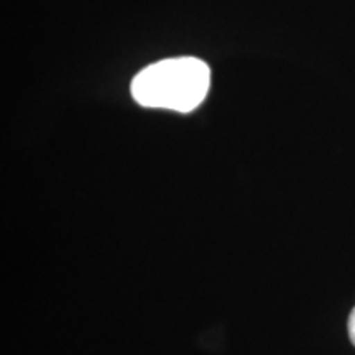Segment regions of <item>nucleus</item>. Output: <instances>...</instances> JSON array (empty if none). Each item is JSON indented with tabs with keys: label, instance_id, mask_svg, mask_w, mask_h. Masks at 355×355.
Listing matches in <instances>:
<instances>
[{
	"label": "nucleus",
	"instance_id": "f257e3e1",
	"mask_svg": "<svg viewBox=\"0 0 355 355\" xmlns=\"http://www.w3.org/2000/svg\"><path fill=\"white\" fill-rule=\"evenodd\" d=\"M211 69L193 56L170 58L146 66L133 78L130 92L141 107L189 114L206 99Z\"/></svg>",
	"mask_w": 355,
	"mask_h": 355
},
{
	"label": "nucleus",
	"instance_id": "f03ea898",
	"mask_svg": "<svg viewBox=\"0 0 355 355\" xmlns=\"http://www.w3.org/2000/svg\"><path fill=\"white\" fill-rule=\"evenodd\" d=\"M347 327H349L350 340H352V344L355 345V308H354V311H352V313H350V316H349Z\"/></svg>",
	"mask_w": 355,
	"mask_h": 355
}]
</instances>
